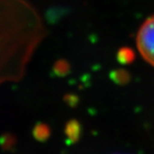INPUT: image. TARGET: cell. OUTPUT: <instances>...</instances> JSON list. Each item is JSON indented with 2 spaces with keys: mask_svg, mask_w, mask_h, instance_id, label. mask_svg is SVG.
Listing matches in <instances>:
<instances>
[{
  "mask_svg": "<svg viewBox=\"0 0 154 154\" xmlns=\"http://www.w3.org/2000/svg\"><path fill=\"white\" fill-rule=\"evenodd\" d=\"M46 29L27 0H0V85L23 78Z\"/></svg>",
  "mask_w": 154,
  "mask_h": 154,
  "instance_id": "6da1fadb",
  "label": "cell"
},
{
  "mask_svg": "<svg viewBox=\"0 0 154 154\" xmlns=\"http://www.w3.org/2000/svg\"><path fill=\"white\" fill-rule=\"evenodd\" d=\"M136 43L141 57L154 67V16L142 23L137 31Z\"/></svg>",
  "mask_w": 154,
  "mask_h": 154,
  "instance_id": "7a4b0ae2",
  "label": "cell"
}]
</instances>
